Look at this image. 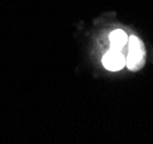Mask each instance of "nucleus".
Returning <instances> with one entry per match:
<instances>
[{
  "label": "nucleus",
  "instance_id": "f257e3e1",
  "mask_svg": "<svg viewBox=\"0 0 153 144\" xmlns=\"http://www.w3.org/2000/svg\"><path fill=\"white\" fill-rule=\"evenodd\" d=\"M145 61V48L140 39L136 36L128 37V53L126 55V66L130 70L139 69Z\"/></svg>",
  "mask_w": 153,
  "mask_h": 144
},
{
  "label": "nucleus",
  "instance_id": "f03ea898",
  "mask_svg": "<svg viewBox=\"0 0 153 144\" xmlns=\"http://www.w3.org/2000/svg\"><path fill=\"white\" fill-rule=\"evenodd\" d=\"M102 65L105 68L112 72L120 70L126 66V55L119 50H109L102 58Z\"/></svg>",
  "mask_w": 153,
  "mask_h": 144
},
{
  "label": "nucleus",
  "instance_id": "7ed1b4c3",
  "mask_svg": "<svg viewBox=\"0 0 153 144\" xmlns=\"http://www.w3.org/2000/svg\"><path fill=\"white\" fill-rule=\"evenodd\" d=\"M109 42H111L112 50L121 51L123 50V47L128 44V36L123 30L116 29V30L112 31V34L109 35Z\"/></svg>",
  "mask_w": 153,
  "mask_h": 144
}]
</instances>
